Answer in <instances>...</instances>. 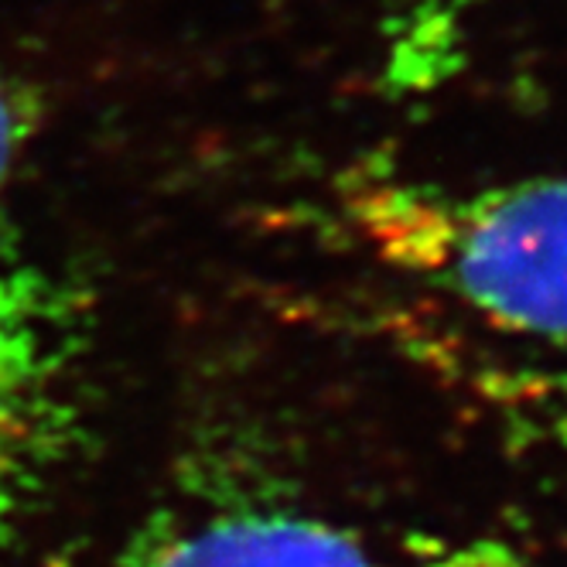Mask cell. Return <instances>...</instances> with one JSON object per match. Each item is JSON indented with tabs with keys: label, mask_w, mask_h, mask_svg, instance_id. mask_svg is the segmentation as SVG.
<instances>
[{
	"label": "cell",
	"mask_w": 567,
	"mask_h": 567,
	"mask_svg": "<svg viewBox=\"0 0 567 567\" xmlns=\"http://www.w3.org/2000/svg\"><path fill=\"white\" fill-rule=\"evenodd\" d=\"M346 213L383 260L489 326L567 342V178L462 192L362 175L346 188Z\"/></svg>",
	"instance_id": "obj_1"
},
{
	"label": "cell",
	"mask_w": 567,
	"mask_h": 567,
	"mask_svg": "<svg viewBox=\"0 0 567 567\" xmlns=\"http://www.w3.org/2000/svg\"><path fill=\"white\" fill-rule=\"evenodd\" d=\"M62 329L31 264L0 239V526L34 499L62 449Z\"/></svg>",
	"instance_id": "obj_2"
},
{
	"label": "cell",
	"mask_w": 567,
	"mask_h": 567,
	"mask_svg": "<svg viewBox=\"0 0 567 567\" xmlns=\"http://www.w3.org/2000/svg\"><path fill=\"white\" fill-rule=\"evenodd\" d=\"M127 567H377L349 534L318 519L219 516L147 540Z\"/></svg>",
	"instance_id": "obj_3"
},
{
	"label": "cell",
	"mask_w": 567,
	"mask_h": 567,
	"mask_svg": "<svg viewBox=\"0 0 567 567\" xmlns=\"http://www.w3.org/2000/svg\"><path fill=\"white\" fill-rule=\"evenodd\" d=\"M482 0H411L386 49V86L417 96L444 86L462 65L465 18Z\"/></svg>",
	"instance_id": "obj_4"
},
{
	"label": "cell",
	"mask_w": 567,
	"mask_h": 567,
	"mask_svg": "<svg viewBox=\"0 0 567 567\" xmlns=\"http://www.w3.org/2000/svg\"><path fill=\"white\" fill-rule=\"evenodd\" d=\"M411 557L417 567H530L509 544L496 537H414Z\"/></svg>",
	"instance_id": "obj_5"
},
{
	"label": "cell",
	"mask_w": 567,
	"mask_h": 567,
	"mask_svg": "<svg viewBox=\"0 0 567 567\" xmlns=\"http://www.w3.org/2000/svg\"><path fill=\"white\" fill-rule=\"evenodd\" d=\"M34 127V106L24 93H18L8 79H0V192H4L14 161ZM0 239H11L8 229H0Z\"/></svg>",
	"instance_id": "obj_6"
}]
</instances>
